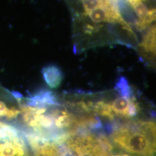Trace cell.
Returning a JSON list of instances; mask_svg holds the SVG:
<instances>
[{
  "label": "cell",
  "instance_id": "6da1fadb",
  "mask_svg": "<svg viewBox=\"0 0 156 156\" xmlns=\"http://www.w3.org/2000/svg\"><path fill=\"white\" fill-rule=\"evenodd\" d=\"M113 150L104 134L77 128L54 136L37 138L30 145V156H111Z\"/></svg>",
  "mask_w": 156,
  "mask_h": 156
},
{
  "label": "cell",
  "instance_id": "7a4b0ae2",
  "mask_svg": "<svg viewBox=\"0 0 156 156\" xmlns=\"http://www.w3.org/2000/svg\"><path fill=\"white\" fill-rule=\"evenodd\" d=\"M113 146L134 156H155V123L152 121L130 122L113 129Z\"/></svg>",
  "mask_w": 156,
  "mask_h": 156
},
{
  "label": "cell",
  "instance_id": "3957f363",
  "mask_svg": "<svg viewBox=\"0 0 156 156\" xmlns=\"http://www.w3.org/2000/svg\"><path fill=\"white\" fill-rule=\"evenodd\" d=\"M0 156H29L24 134L14 124L0 136Z\"/></svg>",
  "mask_w": 156,
  "mask_h": 156
},
{
  "label": "cell",
  "instance_id": "277c9868",
  "mask_svg": "<svg viewBox=\"0 0 156 156\" xmlns=\"http://www.w3.org/2000/svg\"><path fill=\"white\" fill-rule=\"evenodd\" d=\"M23 99L20 93L0 86V120L15 124L20 114Z\"/></svg>",
  "mask_w": 156,
  "mask_h": 156
},
{
  "label": "cell",
  "instance_id": "5b68a950",
  "mask_svg": "<svg viewBox=\"0 0 156 156\" xmlns=\"http://www.w3.org/2000/svg\"><path fill=\"white\" fill-rule=\"evenodd\" d=\"M134 14L139 20L136 29L142 30L155 20V8L153 0H127Z\"/></svg>",
  "mask_w": 156,
  "mask_h": 156
},
{
  "label": "cell",
  "instance_id": "8992f818",
  "mask_svg": "<svg viewBox=\"0 0 156 156\" xmlns=\"http://www.w3.org/2000/svg\"><path fill=\"white\" fill-rule=\"evenodd\" d=\"M23 103L30 106L50 107L59 106L57 98L52 91L44 89L37 91L27 98H23Z\"/></svg>",
  "mask_w": 156,
  "mask_h": 156
},
{
  "label": "cell",
  "instance_id": "52a82bcc",
  "mask_svg": "<svg viewBox=\"0 0 156 156\" xmlns=\"http://www.w3.org/2000/svg\"><path fill=\"white\" fill-rule=\"evenodd\" d=\"M41 73L45 83L51 88H57L63 80L64 75L61 68L55 64H48L42 68Z\"/></svg>",
  "mask_w": 156,
  "mask_h": 156
},
{
  "label": "cell",
  "instance_id": "ba28073f",
  "mask_svg": "<svg viewBox=\"0 0 156 156\" xmlns=\"http://www.w3.org/2000/svg\"><path fill=\"white\" fill-rule=\"evenodd\" d=\"M142 51L151 55H155V25H154L147 31L140 44Z\"/></svg>",
  "mask_w": 156,
  "mask_h": 156
},
{
  "label": "cell",
  "instance_id": "9c48e42d",
  "mask_svg": "<svg viewBox=\"0 0 156 156\" xmlns=\"http://www.w3.org/2000/svg\"><path fill=\"white\" fill-rule=\"evenodd\" d=\"M92 112H94L96 115L108 119L110 121H114L116 117L112 112L111 104L103 101H98L95 104H93Z\"/></svg>",
  "mask_w": 156,
  "mask_h": 156
},
{
  "label": "cell",
  "instance_id": "30bf717a",
  "mask_svg": "<svg viewBox=\"0 0 156 156\" xmlns=\"http://www.w3.org/2000/svg\"><path fill=\"white\" fill-rule=\"evenodd\" d=\"M115 90L119 93L120 96L126 98L132 97V91L129 83L126 78L124 76H121L116 81L114 87Z\"/></svg>",
  "mask_w": 156,
  "mask_h": 156
},
{
  "label": "cell",
  "instance_id": "8fae6325",
  "mask_svg": "<svg viewBox=\"0 0 156 156\" xmlns=\"http://www.w3.org/2000/svg\"><path fill=\"white\" fill-rule=\"evenodd\" d=\"M80 1L83 5L84 12L86 15L100 6V0H80Z\"/></svg>",
  "mask_w": 156,
  "mask_h": 156
},
{
  "label": "cell",
  "instance_id": "7c38bea8",
  "mask_svg": "<svg viewBox=\"0 0 156 156\" xmlns=\"http://www.w3.org/2000/svg\"><path fill=\"white\" fill-rule=\"evenodd\" d=\"M111 156H134V155H129V154H128V153H122V152H119V153H112Z\"/></svg>",
  "mask_w": 156,
  "mask_h": 156
}]
</instances>
